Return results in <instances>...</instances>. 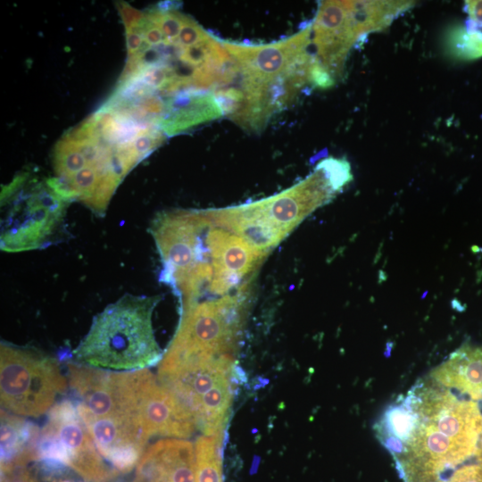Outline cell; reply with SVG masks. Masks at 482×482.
I'll list each match as a JSON object with an SVG mask.
<instances>
[{
  "mask_svg": "<svg viewBox=\"0 0 482 482\" xmlns=\"http://www.w3.org/2000/svg\"><path fill=\"white\" fill-rule=\"evenodd\" d=\"M125 28L127 57L110 97L162 104L191 91H214L229 79L231 57L223 41L165 1L144 10L117 4Z\"/></svg>",
  "mask_w": 482,
  "mask_h": 482,
  "instance_id": "cell-1",
  "label": "cell"
},
{
  "mask_svg": "<svg viewBox=\"0 0 482 482\" xmlns=\"http://www.w3.org/2000/svg\"><path fill=\"white\" fill-rule=\"evenodd\" d=\"M166 137L158 127L104 104L55 144L49 181L69 201L104 216L125 177Z\"/></svg>",
  "mask_w": 482,
  "mask_h": 482,
  "instance_id": "cell-2",
  "label": "cell"
},
{
  "mask_svg": "<svg viewBox=\"0 0 482 482\" xmlns=\"http://www.w3.org/2000/svg\"><path fill=\"white\" fill-rule=\"evenodd\" d=\"M312 25L266 45L223 41L231 57L230 79L214 90L224 115L245 130L260 132L311 82Z\"/></svg>",
  "mask_w": 482,
  "mask_h": 482,
  "instance_id": "cell-3",
  "label": "cell"
},
{
  "mask_svg": "<svg viewBox=\"0 0 482 482\" xmlns=\"http://www.w3.org/2000/svg\"><path fill=\"white\" fill-rule=\"evenodd\" d=\"M417 413L413 434L394 460L403 482H434L477 456L482 431L479 403L428 375L406 393Z\"/></svg>",
  "mask_w": 482,
  "mask_h": 482,
  "instance_id": "cell-4",
  "label": "cell"
},
{
  "mask_svg": "<svg viewBox=\"0 0 482 482\" xmlns=\"http://www.w3.org/2000/svg\"><path fill=\"white\" fill-rule=\"evenodd\" d=\"M161 295H125L94 317L72 354L78 363L110 371H133L160 363L154 312Z\"/></svg>",
  "mask_w": 482,
  "mask_h": 482,
  "instance_id": "cell-5",
  "label": "cell"
},
{
  "mask_svg": "<svg viewBox=\"0 0 482 482\" xmlns=\"http://www.w3.org/2000/svg\"><path fill=\"white\" fill-rule=\"evenodd\" d=\"M353 179L347 161L327 158L301 182L273 196L228 208L232 228L269 253L307 216L330 202Z\"/></svg>",
  "mask_w": 482,
  "mask_h": 482,
  "instance_id": "cell-6",
  "label": "cell"
},
{
  "mask_svg": "<svg viewBox=\"0 0 482 482\" xmlns=\"http://www.w3.org/2000/svg\"><path fill=\"white\" fill-rule=\"evenodd\" d=\"M71 203L48 178L32 171L19 173L1 191V249L20 253L60 241Z\"/></svg>",
  "mask_w": 482,
  "mask_h": 482,
  "instance_id": "cell-7",
  "label": "cell"
},
{
  "mask_svg": "<svg viewBox=\"0 0 482 482\" xmlns=\"http://www.w3.org/2000/svg\"><path fill=\"white\" fill-rule=\"evenodd\" d=\"M386 1H322L311 23L313 64L311 83L332 87L343 73L351 48L364 36L392 22Z\"/></svg>",
  "mask_w": 482,
  "mask_h": 482,
  "instance_id": "cell-8",
  "label": "cell"
},
{
  "mask_svg": "<svg viewBox=\"0 0 482 482\" xmlns=\"http://www.w3.org/2000/svg\"><path fill=\"white\" fill-rule=\"evenodd\" d=\"M249 297L233 295L179 304V323L163 357H233Z\"/></svg>",
  "mask_w": 482,
  "mask_h": 482,
  "instance_id": "cell-9",
  "label": "cell"
},
{
  "mask_svg": "<svg viewBox=\"0 0 482 482\" xmlns=\"http://www.w3.org/2000/svg\"><path fill=\"white\" fill-rule=\"evenodd\" d=\"M68 385L55 358L32 347L1 343L4 411L20 417H39L52 409Z\"/></svg>",
  "mask_w": 482,
  "mask_h": 482,
  "instance_id": "cell-10",
  "label": "cell"
},
{
  "mask_svg": "<svg viewBox=\"0 0 482 482\" xmlns=\"http://www.w3.org/2000/svg\"><path fill=\"white\" fill-rule=\"evenodd\" d=\"M61 462L88 482H108L118 474L99 453L75 403L62 400L48 411L36 458Z\"/></svg>",
  "mask_w": 482,
  "mask_h": 482,
  "instance_id": "cell-11",
  "label": "cell"
},
{
  "mask_svg": "<svg viewBox=\"0 0 482 482\" xmlns=\"http://www.w3.org/2000/svg\"><path fill=\"white\" fill-rule=\"evenodd\" d=\"M141 419L151 438L154 436L187 438L195 426L182 414L169 391L153 375L141 399Z\"/></svg>",
  "mask_w": 482,
  "mask_h": 482,
  "instance_id": "cell-12",
  "label": "cell"
},
{
  "mask_svg": "<svg viewBox=\"0 0 482 482\" xmlns=\"http://www.w3.org/2000/svg\"><path fill=\"white\" fill-rule=\"evenodd\" d=\"M222 115L212 91H191L164 102L159 128L166 137H173Z\"/></svg>",
  "mask_w": 482,
  "mask_h": 482,
  "instance_id": "cell-13",
  "label": "cell"
},
{
  "mask_svg": "<svg viewBox=\"0 0 482 482\" xmlns=\"http://www.w3.org/2000/svg\"><path fill=\"white\" fill-rule=\"evenodd\" d=\"M428 376L439 385L470 400L482 402V347L464 344Z\"/></svg>",
  "mask_w": 482,
  "mask_h": 482,
  "instance_id": "cell-14",
  "label": "cell"
},
{
  "mask_svg": "<svg viewBox=\"0 0 482 482\" xmlns=\"http://www.w3.org/2000/svg\"><path fill=\"white\" fill-rule=\"evenodd\" d=\"M39 433L33 423L1 410V469L26 465L34 460Z\"/></svg>",
  "mask_w": 482,
  "mask_h": 482,
  "instance_id": "cell-15",
  "label": "cell"
},
{
  "mask_svg": "<svg viewBox=\"0 0 482 482\" xmlns=\"http://www.w3.org/2000/svg\"><path fill=\"white\" fill-rule=\"evenodd\" d=\"M221 434L200 436L195 443L196 482H223Z\"/></svg>",
  "mask_w": 482,
  "mask_h": 482,
  "instance_id": "cell-16",
  "label": "cell"
},
{
  "mask_svg": "<svg viewBox=\"0 0 482 482\" xmlns=\"http://www.w3.org/2000/svg\"><path fill=\"white\" fill-rule=\"evenodd\" d=\"M447 46L451 54L461 60H475L482 57V32L470 25L453 28L447 37Z\"/></svg>",
  "mask_w": 482,
  "mask_h": 482,
  "instance_id": "cell-17",
  "label": "cell"
},
{
  "mask_svg": "<svg viewBox=\"0 0 482 482\" xmlns=\"http://www.w3.org/2000/svg\"><path fill=\"white\" fill-rule=\"evenodd\" d=\"M434 482H482V462L476 456Z\"/></svg>",
  "mask_w": 482,
  "mask_h": 482,
  "instance_id": "cell-18",
  "label": "cell"
},
{
  "mask_svg": "<svg viewBox=\"0 0 482 482\" xmlns=\"http://www.w3.org/2000/svg\"><path fill=\"white\" fill-rule=\"evenodd\" d=\"M26 466L1 469V482H36Z\"/></svg>",
  "mask_w": 482,
  "mask_h": 482,
  "instance_id": "cell-19",
  "label": "cell"
},
{
  "mask_svg": "<svg viewBox=\"0 0 482 482\" xmlns=\"http://www.w3.org/2000/svg\"><path fill=\"white\" fill-rule=\"evenodd\" d=\"M470 25L482 32V0L465 1Z\"/></svg>",
  "mask_w": 482,
  "mask_h": 482,
  "instance_id": "cell-20",
  "label": "cell"
},
{
  "mask_svg": "<svg viewBox=\"0 0 482 482\" xmlns=\"http://www.w3.org/2000/svg\"><path fill=\"white\" fill-rule=\"evenodd\" d=\"M477 457L482 462V431H481L480 438H479V442H478V451H477Z\"/></svg>",
  "mask_w": 482,
  "mask_h": 482,
  "instance_id": "cell-21",
  "label": "cell"
},
{
  "mask_svg": "<svg viewBox=\"0 0 482 482\" xmlns=\"http://www.w3.org/2000/svg\"><path fill=\"white\" fill-rule=\"evenodd\" d=\"M132 482H137V481H136V480L134 479Z\"/></svg>",
  "mask_w": 482,
  "mask_h": 482,
  "instance_id": "cell-22",
  "label": "cell"
}]
</instances>
